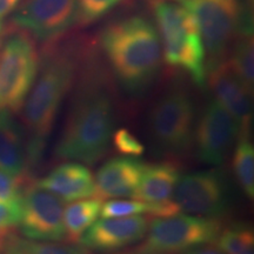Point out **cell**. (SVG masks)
<instances>
[{"label":"cell","mask_w":254,"mask_h":254,"mask_svg":"<svg viewBox=\"0 0 254 254\" xmlns=\"http://www.w3.org/2000/svg\"><path fill=\"white\" fill-rule=\"evenodd\" d=\"M100 45L114 77L129 94L150 88L160 71L163 50L155 25L142 15L114 21L103 31Z\"/></svg>","instance_id":"cell-1"},{"label":"cell","mask_w":254,"mask_h":254,"mask_svg":"<svg viewBox=\"0 0 254 254\" xmlns=\"http://www.w3.org/2000/svg\"><path fill=\"white\" fill-rule=\"evenodd\" d=\"M77 75V63L65 51H55L44 57L37 78L23 105V122L27 131V172L39 166L45 153L60 106Z\"/></svg>","instance_id":"cell-2"},{"label":"cell","mask_w":254,"mask_h":254,"mask_svg":"<svg viewBox=\"0 0 254 254\" xmlns=\"http://www.w3.org/2000/svg\"><path fill=\"white\" fill-rule=\"evenodd\" d=\"M114 105L109 91L98 81L87 80L72 101L56 157L93 165L109 150L114 132Z\"/></svg>","instance_id":"cell-3"},{"label":"cell","mask_w":254,"mask_h":254,"mask_svg":"<svg viewBox=\"0 0 254 254\" xmlns=\"http://www.w3.org/2000/svg\"><path fill=\"white\" fill-rule=\"evenodd\" d=\"M152 9L164 59L189 74L195 85L204 86L207 79L206 53L192 13L171 0H152Z\"/></svg>","instance_id":"cell-4"},{"label":"cell","mask_w":254,"mask_h":254,"mask_svg":"<svg viewBox=\"0 0 254 254\" xmlns=\"http://www.w3.org/2000/svg\"><path fill=\"white\" fill-rule=\"evenodd\" d=\"M195 105L189 92L172 88L152 106L148 131L155 150L165 155L184 157L194 141Z\"/></svg>","instance_id":"cell-5"},{"label":"cell","mask_w":254,"mask_h":254,"mask_svg":"<svg viewBox=\"0 0 254 254\" xmlns=\"http://www.w3.org/2000/svg\"><path fill=\"white\" fill-rule=\"evenodd\" d=\"M222 230L217 218L193 214H174L155 218L148 225L145 241L136 252L147 254H174L192 247L212 244Z\"/></svg>","instance_id":"cell-6"},{"label":"cell","mask_w":254,"mask_h":254,"mask_svg":"<svg viewBox=\"0 0 254 254\" xmlns=\"http://www.w3.org/2000/svg\"><path fill=\"white\" fill-rule=\"evenodd\" d=\"M33 40L24 32L12 34L0 46V110L19 112L39 71Z\"/></svg>","instance_id":"cell-7"},{"label":"cell","mask_w":254,"mask_h":254,"mask_svg":"<svg viewBox=\"0 0 254 254\" xmlns=\"http://www.w3.org/2000/svg\"><path fill=\"white\" fill-rule=\"evenodd\" d=\"M185 7L198 25L208 72L226 62L231 43L237 36L246 8H243L239 0H190Z\"/></svg>","instance_id":"cell-8"},{"label":"cell","mask_w":254,"mask_h":254,"mask_svg":"<svg viewBox=\"0 0 254 254\" xmlns=\"http://www.w3.org/2000/svg\"><path fill=\"white\" fill-rule=\"evenodd\" d=\"M173 201L187 214L219 219L231 204V186L226 174L214 167L180 176Z\"/></svg>","instance_id":"cell-9"},{"label":"cell","mask_w":254,"mask_h":254,"mask_svg":"<svg viewBox=\"0 0 254 254\" xmlns=\"http://www.w3.org/2000/svg\"><path fill=\"white\" fill-rule=\"evenodd\" d=\"M12 23L34 39L51 41L80 23V11L77 0H25Z\"/></svg>","instance_id":"cell-10"},{"label":"cell","mask_w":254,"mask_h":254,"mask_svg":"<svg viewBox=\"0 0 254 254\" xmlns=\"http://www.w3.org/2000/svg\"><path fill=\"white\" fill-rule=\"evenodd\" d=\"M239 134L237 120L217 100H209L195 123L193 145L199 160L209 166H220L226 161Z\"/></svg>","instance_id":"cell-11"},{"label":"cell","mask_w":254,"mask_h":254,"mask_svg":"<svg viewBox=\"0 0 254 254\" xmlns=\"http://www.w3.org/2000/svg\"><path fill=\"white\" fill-rule=\"evenodd\" d=\"M19 226L26 239L63 241L66 239L63 200L50 190L31 184L21 194Z\"/></svg>","instance_id":"cell-12"},{"label":"cell","mask_w":254,"mask_h":254,"mask_svg":"<svg viewBox=\"0 0 254 254\" xmlns=\"http://www.w3.org/2000/svg\"><path fill=\"white\" fill-rule=\"evenodd\" d=\"M148 225L150 221L144 215L104 218L88 227L79 243L88 251L116 252L144 239Z\"/></svg>","instance_id":"cell-13"},{"label":"cell","mask_w":254,"mask_h":254,"mask_svg":"<svg viewBox=\"0 0 254 254\" xmlns=\"http://www.w3.org/2000/svg\"><path fill=\"white\" fill-rule=\"evenodd\" d=\"M213 99L237 120L240 133H250L252 123V91L224 62L207 72Z\"/></svg>","instance_id":"cell-14"},{"label":"cell","mask_w":254,"mask_h":254,"mask_svg":"<svg viewBox=\"0 0 254 254\" xmlns=\"http://www.w3.org/2000/svg\"><path fill=\"white\" fill-rule=\"evenodd\" d=\"M147 164L134 157H118L107 160L94 178L97 193L103 199L133 198L140 185Z\"/></svg>","instance_id":"cell-15"},{"label":"cell","mask_w":254,"mask_h":254,"mask_svg":"<svg viewBox=\"0 0 254 254\" xmlns=\"http://www.w3.org/2000/svg\"><path fill=\"white\" fill-rule=\"evenodd\" d=\"M34 184L65 202L91 198L97 193L93 174L87 166L78 161L59 165Z\"/></svg>","instance_id":"cell-16"},{"label":"cell","mask_w":254,"mask_h":254,"mask_svg":"<svg viewBox=\"0 0 254 254\" xmlns=\"http://www.w3.org/2000/svg\"><path fill=\"white\" fill-rule=\"evenodd\" d=\"M0 171L20 180L27 172L25 128L8 110H0Z\"/></svg>","instance_id":"cell-17"},{"label":"cell","mask_w":254,"mask_h":254,"mask_svg":"<svg viewBox=\"0 0 254 254\" xmlns=\"http://www.w3.org/2000/svg\"><path fill=\"white\" fill-rule=\"evenodd\" d=\"M182 174L173 163L148 165L142 174L140 185L132 199L147 204H163L173 200V192Z\"/></svg>","instance_id":"cell-18"},{"label":"cell","mask_w":254,"mask_h":254,"mask_svg":"<svg viewBox=\"0 0 254 254\" xmlns=\"http://www.w3.org/2000/svg\"><path fill=\"white\" fill-rule=\"evenodd\" d=\"M101 199L98 196L72 201L64 208V225L66 239L79 241L82 234L91 227L100 215Z\"/></svg>","instance_id":"cell-19"},{"label":"cell","mask_w":254,"mask_h":254,"mask_svg":"<svg viewBox=\"0 0 254 254\" xmlns=\"http://www.w3.org/2000/svg\"><path fill=\"white\" fill-rule=\"evenodd\" d=\"M232 170L236 180L247 198H254V146L250 140V133H240L236 142Z\"/></svg>","instance_id":"cell-20"},{"label":"cell","mask_w":254,"mask_h":254,"mask_svg":"<svg viewBox=\"0 0 254 254\" xmlns=\"http://www.w3.org/2000/svg\"><path fill=\"white\" fill-rule=\"evenodd\" d=\"M237 40L230 52V62H227L240 80L253 91L254 85V46L253 31L238 32Z\"/></svg>","instance_id":"cell-21"},{"label":"cell","mask_w":254,"mask_h":254,"mask_svg":"<svg viewBox=\"0 0 254 254\" xmlns=\"http://www.w3.org/2000/svg\"><path fill=\"white\" fill-rule=\"evenodd\" d=\"M217 246L225 254H254L253 228L247 224H233L222 228Z\"/></svg>","instance_id":"cell-22"},{"label":"cell","mask_w":254,"mask_h":254,"mask_svg":"<svg viewBox=\"0 0 254 254\" xmlns=\"http://www.w3.org/2000/svg\"><path fill=\"white\" fill-rule=\"evenodd\" d=\"M15 245L23 254H91L84 246L60 241H36L15 237Z\"/></svg>","instance_id":"cell-23"},{"label":"cell","mask_w":254,"mask_h":254,"mask_svg":"<svg viewBox=\"0 0 254 254\" xmlns=\"http://www.w3.org/2000/svg\"><path fill=\"white\" fill-rule=\"evenodd\" d=\"M148 214V204L140 200L126 198L112 199L101 206L100 214L103 218H120L131 215Z\"/></svg>","instance_id":"cell-24"},{"label":"cell","mask_w":254,"mask_h":254,"mask_svg":"<svg viewBox=\"0 0 254 254\" xmlns=\"http://www.w3.org/2000/svg\"><path fill=\"white\" fill-rule=\"evenodd\" d=\"M111 142L118 153L126 157H140L145 152L144 144L127 128H119L113 132Z\"/></svg>","instance_id":"cell-25"},{"label":"cell","mask_w":254,"mask_h":254,"mask_svg":"<svg viewBox=\"0 0 254 254\" xmlns=\"http://www.w3.org/2000/svg\"><path fill=\"white\" fill-rule=\"evenodd\" d=\"M80 11V23L88 24L104 17L122 0H77Z\"/></svg>","instance_id":"cell-26"},{"label":"cell","mask_w":254,"mask_h":254,"mask_svg":"<svg viewBox=\"0 0 254 254\" xmlns=\"http://www.w3.org/2000/svg\"><path fill=\"white\" fill-rule=\"evenodd\" d=\"M20 199H0V227L14 228L15 226H18L21 215Z\"/></svg>","instance_id":"cell-27"},{"label":"cell","mask_w":254,"mask_h":254,"mask_svg":"<svg viewBox=\"0 0 254 254\" xmlns=\"http://www.w3.org/2000/svg\"><path fill=\"white\" fill-rule=\"evenodd\" d=\"M21 194V180L0 171V199L19 200Z\"/></svg>","instance_id":"cell-28"},{"label":"cell","mask_w":254,"mask_h":254,"mask_svg":"<svg viewBox=\"0 0 254 254\" xmlns=\"http://www.w3.org/2000/svg\"><path fill=\"white\" fill-rule=\"evenodd\" d=\"M180 254H225L218 246H213L212 244H204L192 249L180 252Z\"/></svg>","instance_id":"cell-29"},{"label":"cell","mask_w":254,"mask_h":254,"mask_svg":"<svg viewBox=\"0 0 254 254\" xmlns=\"http://www.w3.org/2000/svg\"><path fill=\"white\" fill-rule=\"evenodd\" d=\"M20 0H0V20L17 7Z\"/></svg>","instance_id":"cell-30"},{"label":"cell","mask_w":254,"mask_h":254,"mask_svg":"<svg viewBox=\"0 0 254 254\" xmlns=\"http://www.w3.org/2000/svg\"><path fill=\"white\" fill-rule=\"evenodd\" d=\"M2 254H23L20 252V251H19L17 245H15V236H14L13 239L11 240V243L8 244V246L6 247L5 252Z\"/></svg>","instance_id":"cell-31"},{"label":"cell","mask_w":254,"mask_h":254,"mask_svg":"<svg viewBox=\"0 0 254 254\" xmlns=\"http://www.w3.org/2000/svg\"><path fill=\"white\" fill-rule=\"evenodd\" d=\"M171 1H177V2H180V4L185 5L186 2H189V1H190V0H171Z\"/></svg>","instance_id":"cell-32"},{"label":"cell","mask_w":254,"mask_h":254,"mask_svg":"<svg viewBox=\"0 0 254 254\" xmlns=\"http://www.w3.org/2000/svg\"><path fill=\"white\" fill-rule=\"evenodd\" d=\"M1 30H2V24H1V21H0V32H1Z\"/></svg>","instance_id":"cell-33"},{"label":"cell","mask_w":254,"mask_h":254,"mask_svg":"<svg viewBox=\"0 0 254 254\" xmlns=\"http://www.w3.org/2000/svg\"><path fill=\"white\" fill-rule=\"evenodd\" d=\"M134 254H147V253H139V252H135Z\"/></svg>","instance_id":"cell-34"},{"label":"cell","mask_w":254,"mask_h":254,"mask_svg":"<svg viewBox=\"0 0 254 254\" xmlns=\"http://www.w3.org/2000/svg\"><path fill=\"white\" fill-rule=\"evenodd\" d=\"M1 43H2V39H0V46H1Z\"/></svg>","instance_id":"cell-35"}]
</instances>
